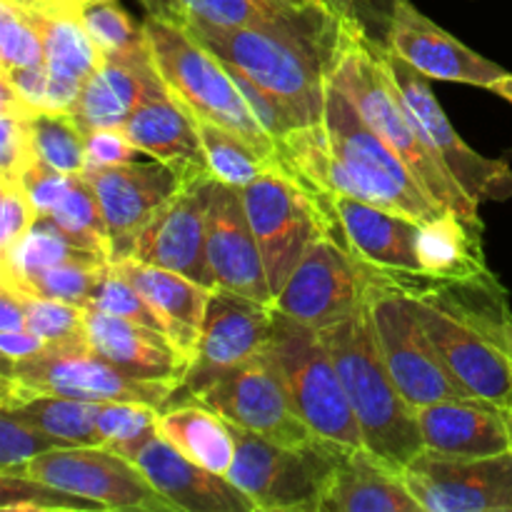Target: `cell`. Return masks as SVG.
<instances>
[{
    "mask_svg": "<svg viewBox=\"0 0 512 512\" xmlns=\"http://www.w3.org/2000/svg\"><path fill=\"white\" fill-rule=\"evenodd\" d=\"M278 153L315 195H348L418 223L445 213L395 150L360 118L330 75L323 120L293 130L278 143Z\"/></svg>",
    "mask_w": 512,
    "mask_h": 512,
    "instance_id": "obj_1",
    "label": "cell"
},
{
    "mask_svg": "<svg viewBox=\"0 0 512 512\" xmlns=\"http://www.w3.org/2000/svg\"><path fill=\"white\" fill-rule=\"evenodd\" d=\"M180 23L223 63L288 100L305 125L323 120L325 85L340 43V18L328 5L315 3L235 28L198 18Z\"/></svg>",
    "mask_w": 512,
    "mask_h": 512,
    "instance_id": "obj_2",
    "label": "cell"
},
{
    "mask_svg": "<svg viewBox=\"0 0 512 512\" xmlns=\"http://www.w3.org/2000/svg\"><path fill=\"white\" fill-rule=\"evenodd\" d=\"M330 80L348 95L360 118L408 165L435 203L445 210H455L470 223L483 225L480 205L460 188L458 180L425 143L423 128L405 105L385 65L383 45L368 38L360 20H340V43L330 65Z\"/></svg>",
    "mask_w": 512,
    "mask_h": 512,
    "instance_id": "obj_3",
    "label": "cell"
},
{
    "mask_svg": "<svg viewBox=\"0 0 512 512\" xmlns=\"http://www.w3.org/2000/svg\"><path fill=\"white\" fill-rule=\"evenodd\" d=\"M320 338L343 380L363 448L395 470H405L425 450L418 410L403 398L385 365L368 303L343 323L320 330Z\"/></svg>",
    "mask_w": 512,
    "mask_h": 512,
    "instance_id": "obj_4",
    "label": "cell"
},
{
    "mask_svg": "<svg viewBox=\"0 0 512 512\" xmlns=\"http://www.w3.org/2000/svg\"><path fill=\"white\" fill-rule=\"evenodd\" d=\"M143 30L160 78L193 118L243 135L273 163L283 160L275 140L250 113L230 68L213 50L205 48L180 20L163 15H145Z\"/></svg>",
    "mask_w": 512,
    "mask_h": 512,
    "instance_id": "obj_5",
    "label": "cell"
},
{
    "mask_svg": "<svg viewBox=\"0 0 512 512\" xmlns=\"http://www.w3.org/2000/svg\"><path fill=\"white\" fill-rule=\"evenodd\" d=\"M235 458L228 478L263 512H320L333 470L348 445L315 435L305 445H280L230 425Z\"/></svg>",
    "mask_w": 512,
    "mask_h": 512,
    "instance_id": "obj_6",
    "label": "cell"
},
{
    "mask_svg": "<svg viewBox=\"0 0 512 512\" xmlns=\"http://www.w3.org/2000/svg\"><path fill=\"white\" fill-rule=\"evenodd\" d=\"M0 408H15L33 395H63L90 403H148L165 408L178 393L175 383L143 380L123 373L85 345H48L40 355L20 363L3 360Z\"/></svg>",
    "mask_w": 512,
    "mask_h": 512,
    "instance_id": "obj_7",
    "label": "cell"
},
{
    "mask_svg": "<svg viewBox=\"0 0 512 512\" xmlns=\"http://www.w3.org/2000/svg\"><path fill=\"white\" fill-rule=\"evenodd\" d=\"M288 388L290 403L303 423L320 438L348 448H363L358 420L350 408L335 360L318 330L275 310L265 345Z\"/></svg>",
    "mask_w": 512,
    "mask_h": 512,
    "instance_id": "obj_8",
    "label": "cell"
},
{
    "mask_svg": "<svg viewBox=\"0 0 512 512\" xmlns=\"http://www.w3.org/2000/svg\"><path fill=\"white\" fill-rule=\"evenodd\" d=\"M240 198L263 253L270 290L278 295L313 240L335 230V225L318 195L300 183L285 163L273 165L240 188Z\"/></svg>",
    "mask_w": 512,
    "mask_h": 512,
    "instance_id": "obj_9",
    "label": "cell"
},
{
    "mask_svg": "<svg viewBox=\"0 0 512 512\" xmlns=\"http://www.w3.org/2000/svg\"><path fill=\"white\" fill-rule=\"evenodd\" d=\"M373 273V270H370ZM368 310L375 338L395 385L413 408L438 400L470 398L445 370L428 333L418 318L413 295L393 280L373 273L368 290Z\"/></svg>",
    "mask_w": 512,
    "mask_h": 512,
    "instance_id": "obj_10",
    "label": "cell"
},
{
    "mask_svg": "<svg viewBox=\"0 0 512 512\" xmlns=\"http://www.w3.org/2000/svg\"><path fill=\"white\" fill-rule=\"evenodd\" d=\"M373 273L350 253L338 230L313 240L275 295V310L313 330L333 328L368 303Z\"/></svg>",
    "mask_w": 512,
    "mask_h": 512,
    "instance_id": "obj_11",
    "label": "cell"
},
{
    "mask_svg": "<svg viewBox=\"0 0 512 512\" xmlns=\"http://www.w3.org/2000/svg\"><path fill=\"white\" fill-rule=\"evenodd\" d=\"M383 58L395 85L400 88L405 105L423 128L425 143L448 168V173L458 180L460 188L478 205L512 200V168L508 160L485 158V155L475 153L448 120L443 105L430 90L428 75L418 73L413 65L398 58L388 45H383Z\"/></svg>",
    "mask_w": 512,
    "mask_h": 512,
    "instance_id": "obj_12",
    "label": "cell"
},
{
    "mask_svg": "<svg viewBox=\"0 0 512 512\" xmlns=\"http://www.w3.org/2000/svg\"><path fill=\"white\" fill-rule=\"evenodd\" d=\"M95 500L115 512H175L143 470L103 445L55 448L30 460L20 473Z\"/></svg>",
    "mask_w": 512,
    "mask_h": 512,
    "instance_id": "obj_13",
    "label": "cell"
},
{
    "mask_svg": "<svg viewBox=\"0 0 512 512\" xmlns=\"http://www.w3.org/2000/svg\"><path fill=\"white\" fill-rule=\"evenodd\" d=\"M393 283L413 295L418 318L435 353L440 355L448 375L465 390V395L510 410L512 368L505 355L463 315L440 303L420 280H393Z\"/></svg>",
    "mask_w": 512,
    "mask_h": 512,
    "instance_id": "obj_14",
    "label": "cell"
},
{
    "mask_svg": "<svg viewBox=\"0 0 512 512\" xmlns=\"http://www.w3.org/2000/svg\"><path fill=\"white\" fill-rule=\"evenodd\" d=\"M195 403L215 410L230 425L280 445H305L315 438L290 403L278 365L268 350L228 370L195 395Z\"/></svg>",
    "mask_w": 512,
    "mask_h": 512,
    "instance_id": "obj_15",
    "label": "cell"
},
{
    "mask_svg": "<svg viewBox=\"0 0 512 512\" xmlns=\"http://www.w3.org/2000/svg\"><path fill=\"white\" fill-rule=\"evenodd\" d=\"M403 478L423 512H512V450L480 458L423 450Z\"/></svg>",
    "mask_w": 512,
    "mask_h": 512,
    "instance_id": "obj_16",
    "label": "cell"
},
{
    "mask_svg": "<svg viewBox=\"0 0 512 512\" xmlns=\"http://www.w3.org/2000/svg\"><path fill=\"white\" fill-rule=\"evenodd\" d=\"M275 305L215 288L205 310L198 355L173 400H193L200 390L263 353L273 330Z\"/></svg>",
    "mask_w": 512,
    "mask_h": 512,
    "instance_id": "obj_17",
    "label": "cell"
},
{
    "mask_svg": "<svg viewBox=\"0 0 512 512\" xmlns=\"http://www.w3.org/2000/svg\"><path fill=\"white\" fill-rule=\"evenodd\" d=\"M218 180L210 173L188 180L140 230L128 258L175 270L215 290L208 263V213Z\"/></svg>",
    "mask_w": 512,
    "mask_h": 512,
    "instance_id": "obj_18",
    "label": "cell"
},
{
    "mask_svg": "<svg viewBox=\"0 0 512 512\" xmlns=\"http://www.w3.org/2000/svg\"><path fill=\"white\" fill-rule=\"evenodd\" d=\"M98 198L108 228L110 263L128 258L140 230L183 188V178L160 160L123 165H88L83 173Z\"/></svg>",
    "mask_w": 512,
    "mask_h": 512,
    "instance_id": "obj_19",
    "label": "cell"
},
{
    "mask_svg": "<svg viewBox=\"0 0 512 512\" xmlns=\"http://www.w3.org/2000/svg\"><path fill=\"white\" fill-rule=\"evenodd\" d=\"M318 200L365 268L388 280H420L415 243L423 223L348 195H318Z\"/></svg>",
    "mask_w": 512,
    "mask_h": 512,
    "instance_id": "obj_20",
    "label": "cell"
},
{
    "mask_svg": "<svg viewBox=\"0 0 512 512\" xmlns=\"http://www.w3.org/2000/svg\"><path fill=\"white\" fill-rule=\"evenodd\" d=\"M385 45L418 73L448 83L493 88L508 70L460 43L455 35L420 13L410 0H393Z\"/></svg>",
    "mask_w": 512,
    "mask_h": 512,
    "instance_id": "obj_21",
    "label": "cell"
},
{
    "mask_svg": "<svg viewBox=\"0 0 512 512\" xmlns=\"http://www.w3.org/2000/svg\"><path fill=\"white\" fill-rule=\"evenodd\" d=\"M208 263L215 288L275 305L263 253L238 188L218 183L208 213Z\"/></svg>",
    "mask_w": 512,
    "mask_h": 512,
    "instance_id": "obj_22",
    "label": "cell"
},
{
    "mask_svg": "<svg viewBox=\"0 0 512 512\" xmlns=\"http://www.w3.org/2000/svg\"><path fill=\"white\" fill-rule=\"evenodd\" d=\"M175 512H258L253 500L228 478L185 458L165 438H153L135 460Z\"/></svg>",
    "mask_w": 512,
    "mask_h": 512,
    "instance_id": "obj_23",
    "label": "cell"
},
{
    "mask_svg": "<svg viewBox=\"0 0 512 512\" xmlns=\"http://www.w3.org/2000/svg\"><path fill=\"white\" fill-rule=\"evenodd\" d=\"M163 88L150 45H145L135 53L103 58L100 68L80 88L70 115L83 130H123L135 108Z\"/></svg>",
    "mask_w": 512,
    "mask_h": 512,
    "instance_id": "obj_24",
    "label": "cell"
},
{
    "mask_svg": "<svg viewBox=\"0 0 512 512\" xmlns=\"http://www.w3.org/2000/svg\"><path fill=\"white\" fill-rule=\"evenodd\" d=\"M110 265L153 305L158 318L163 320L165 333L190 368L198 355L205 310H208L213 288L188 278V275L143 263L138 258H120Z\"/></svg>",
    "mask_w": 512,
    "mask_h": 512,
    "instance_id": "obj_25",
    "label": "cell"
},
{
    "mask_svg": "<svg viewBox=\"0 0 512 512\" xmlns=\"http://www.w3.org/2000/svg\"><path fill=\"white\" fill-rule=\"evenodd\" d=\"M123 133L140 153L173 168L183 183L210 173L198 120L170 93L168 85L135 108Z\"/></svg>",
    "mask_w": 512,
    "mask_h": 512,
    "instance_id": "obj_26",
    "label": "cell"
},
{
    "mask_svg": "<svg viewBox=\"0 0 512 512\" xmlns=\"http://www.w3.org/2000/svg\"><path fill=\"white\" fill-rule=\"evenodd\" d=\"M415 410L423 445L430 453L480 458L512 450L505 410L488 400H438Z\"/></svg>",
    "mask_w": 512,
    "mask_h": 512,
    "instance_id": "obj_27",
    "label": "cell"
},
{
    "mask_svg": "<svg viewBox=\"0 0 512 512\" xmlns=\"http://www.w3.org/2000/svg\"><path fill=\"white\" fill-rule=\"evenodd\" d=\"M85 335L88 345L100 358L133 378L163 380L180 388L188 373V363L168 335L133 320L88 310Z\"/></svg>",
    "mask_w": 512,
    "mask_h": 512,
    "instance_id": "obj_28",
    "label": "cell"
},
{
    "mask_svg": "<svg viewBox=\"0 0 512 512\" xmlns=\"http://www.w3.org/2000/svg\"><path fill=\"white\" fill-rule=\"evenodd\" d=\"M320 512H423L403 470L383 463L365 448L340 455Z\"/></svg>",
    "mask_w": 512,
    "mask_h": 512,
    "instance_id": "obj_29",
    "label": "cell"
},
{
    "mask_svg": "<svg viewBox=\"0 0 512 512\" xmlns=\"http://www.w3.org/2000/svg\"><path fill=\"white\" fill-rule=\"evenodd\" d=\"M415 253L425 283H463L490 270L483 253V225L470 223L455 210L420 225Z\"/></svg>",
    "mask_w": 512,
    "mask_h": 512,
    "instance_id": "obj_30",
    "label": "cell"
},
{
    "mask_svg": "<svg viewBox=\"0 0 512 512\" xmlns=\"http://www.w3.org/2000/svg\"><path fill=\"white\" fill-rule=\"evenodd\" d=\"M43 40L45 65L58 78L83 85L103 63L85 30L80 8L70 0H15Z\"/></svg>",
    "mask_w": 512,
    "mask_h": 512,
    "instance_id": "obj_31",
    "label": "cell"
},
{
    "mask_svg": "<svg viewBox=\"0 0 512 512\" xmlns=\"http://www.w3.org/2000/svg\"><path fill=\"white\" fill-rule=\"evenodd\" d=\"M158 433L185 458L213 473L228 475L235 458L230 423L195 400H170L158 413Z\"/></svg>",
    "mask_w": 512,
    "mask_h": 512,
    "instance_id": "obj_32",
    "label": "cell"
},
{
    "mask_svg": "<svg viewBox=\"0 0 512 512\" xmlns=\"http://www.w3.org/2000/svg\"><path fill=\"white\" fill-rule=\"evenodd\" d=\"M440 303L463 315L470 325L480 330L512 368V308L505 285L493 273H483L463 283H425Z\"/></svg>",
    "mask_w": 512,
    "mask_h": 512,
    "instance_id": "obj_33",
    "label": "cell"
},
{
    "mask_svg": "<svg viewBox=\"0 0 512 512\" xmlns=\"http://www.w3.org/2000/svg\"><path fill=\"white\" fill-rule=\"evenodd\" d=\"M8 410H13L20 420L33 425L48 438L58 440L63 448L103 445L98 425H95L98 403H90V400L63 398V395H33V398L23 400Z\"/></svg>",
    "mask_w": 512,
    "mask_h": 512,
    "instance_id": "obj_34",
    "label": "cell"
},
{
    "mask_svg": "<svg viewBox=\"0 0 512 512\" xmlns=\"http://www.w3.org/2000/svg\"><path fill=\"white\" fill-rule=\"evenodd\" d=\"M70 260H108L95 250L80 248L50 218H38L10 258H0V283L18 285L30 275ZM110 263V260H108Z\"/></svg>",
    "mask_w": 512,
    "mask_h": 512,
    "instance_id": "obj_35",
    "label": "cell"
},
{
    "mask_svg": "<svg viewBox=\"0 0 512 512\" xmlns=\"http://www.w3.org/2000/svg\"><path fill=\"white\" fill-rule=\"evenodd\" d=\"M195 120H198L200 140H203L210 175H213L218 183L240 190L245 188V185L253 183L255 178H260L268 168L278 165L273 163V160L265 158L260 150H255L243 135L233 133V130L223 128V125L218 123H210V120ZM280 163H283V160H280Z\"/></svg>",
    "mask_w": 512,
    "mask_h": 512,
    "instance_id": "obj_36",
    "label": "cell"
},
{
    "mask_svg": "<svg viewBox=\"0 0 512 512\" xmlns=\"http://www.w3.org/2000/svg\"><path fill=\"white\" fill-rule=\"evenodd\" d=\"M158 413L160 408L148 403H118V400L98 403L95 425L103 438V448L135 463L145 445L160 435Z\"/></svg>",
    "mask_w": 512,
    "mask_h": 512,
    "instance_id": "obj_37",
    "label": "cell"
},
{
    "mask_svg": "<svg viewBox=\"0 0 512 512\" xmlns=\"http://www.w3.org/2000/svg\"><path fill=\"white\" fill-rule=\"evenodd\" d=\"M40 113L25 103L13 85L0 78V178H23L38 163L33 143V115Z\"/></svg>",
    "mask_w": 512,
    "mask_h": 512,
    "instance_id": "obj_38",
    "label": "cell"
},
{
    "mask_svg": "<svg viewBox=\"0 0 512 512\" xmlns=\"http://www.w3.org/2000/svg\"><path fill=\"white\" fill-rule=\"evenodd\" d=\"M108 268V260H70V263H60L48 270H40V273L20 280L18 285H10V288L28 295V298L63 300V303L88 308L95 288L100 285Z\"/></svg>",
    "mask_w": 512,
    "mask_h": 512,
    "instance_id": "obj_39",
    "label": "cell"
},
{
    "mask_svg": "<svg viewBox=\"0 0 512 512\" xmlns=\"http://www.w3.org/2000/svg\"><path fill=\"white\" fill-rule=\"evenodd\" d=\"M35 155L40 163L68 175H83L88 168L85 133L70 113L40 110L30 120Z\"/></svg>",
    "mask_w": 512,
    "mask_h": 512,
    "instance_id": "obj_40",
    "label": "cell"
},
{
    "mask_svg": "<svg viewBox=\"0 0 512 512\" xmlns=\"http://www.w3.org/2000/svg\"><path fill=\"white\" fill-rule=\"evenodd\" d=\"M73 243L80 248L95 250V253L105 255L110 260V243H108V228H105L103 210H100L98 198H95L93 188L83 175H73L70 190L65 198L60 200L58 208L48 215Z\"/></svg>",
    "mask_w": 512,
    "mask_h": 512,
    "instance_id": "obj_41",
    "label": "cell"
},
{
    "mask_svg": "<svg viewBox=\"0 0 512 512\" xmlns=\"http://www.w3.org/2000/svg\"><path fill=\"white\" fill-rule=\"evenodd\" d=\"M80 18L103 58L135 53L148 45L143 23L135 25V20L118 0H95V3L83 5Z\"/></svg>",
    "mask_w": 512,
    "mask_h": 512,
    "instance_id": "obj_42",
    "label": "cell"
},
{
    "mask_svg": "<svg viewBox=\"0 0 512 512\" xmlns=\"http://www.w3.org/2000/svg\"><path fill=\"white\" fill-rule=\"evenodd\" d=\"M0 508L5 512H98L105 510L95 500L80 498L63 488L28 478L0 473Z\"/></svg>",
    "mask_w": 512,
    "mask_h": 512,
    "instance_id": "obj_43",
    "label": "cell"
},
{
    "mask_svg": "<svg viewBox=\"0 0 512 512\" xmlns=\"http://www.w3.org/2000/svg\"><path fill=\"white\" fill-rule=\"evenodd\" d=\"M45 63L43 40L15 0H0V73Z\"/></svg>",
    "mask_w": 512,
    "mask_h": 512,
    "instance_id": "obj_44",
    "label": "cell"
},
{
    "mask_svg": "<svg viewBox=\"0 0 512 512\" xmlns=\"http://www.w3.org/2000/svg\"><path fill=\"white\" fill-rule=\"evenodd\" d=\"M25 315H28V330L48 340V345H85V320L88 308L63 303L50 298H28L25 295Z\"/></svg>",
    "mask_w": 512,
    "mask_h": 512,
    "instance_id": "obj_45",
    "label": "cell"
},
{
    "mask_svg": "<svg viewBox=\"0 0 512 512\" xmlns=\"http://www.w3.org/2000/svg\"><path fill=\"white\" fill-rule=\"evenodd\" d=\"M88 310H98V313L105 315H115V318H125L133 320V323L145 325V328H153L158 333H165L163 320L158 318V313L153 310V305L118 273V270L110 265L105 270L103 280L95 288L93 300H90ZM168 335V333H165Z\"/></svg>",
    "mask_w": 512,
    "mask_h": 512,
    "instance_id": "obj_46",
    "label": "cell"
},
{
    "mask_svg": "<svg viewBox=\"0 0 512 512\" xmlns=\"http://www.w3.org/2000/svg\"><path fill=\"white\" fill-rule=\"evenodd\" d=\"M178 3L183 8V18H198L205 23L223 25V28L263 23V20L300 10L295 5H283L275 0H178Z\"/></svg>",
    "mask_w": 512,
    "mask_h": 512,
    "instance_id": "obj_47",
    "label": "cell"
},
{
    "mask_svg": "<svg viewBox=\"0 0 512 512\" xmlns=\"http://www.w3.org/2000/svg\"><path fill=\"white\" fill-rule=\"evenodd\" d=\"M228 68H230V73H233L235 83H238L240 93H243L245 103H248L250 113H253L255 120L263 125L265 133L275 140V145H278L283 138H288L293 130L305 128L303 118L295 113V108L288 103V100L280 98L278 93L268 90L265 85L255 83V80L248 78L243 70L233 68V65H228Z\"/></svg>",
    "mask_w": 512,
    "mask_h": 512,
    "instance_id": "obj_48",
    "label": "cell"
},
{
    "mask_svg": "<svg viewBox=\"0 0 512 512\" xmlns=\"http://www.w3.org/2000/svg\"><path fill=\"white\" fill-rule=\"evenodd\" d=\"M55 448L63 445L20 420L13 410L0 408V473H20L30 460Z\"/></svg>",
    "mask_w": 512,
    "mask_h": 512,
    "instance_id": "obj_49",
    "label": "cell"
},
{
    "mask_svg": "<svg viewBox=\"0 0 512 512\" xmlns=\"http://www.w3.org/2000/svg\"><path fill=\"white\" fill-rule=\"evenodd\" d=\"M0 258H10L40 218L20 178H0Z\"/></svg>",
    "mask_w": 512,
    "mask_h": 512,
    "instance_id": "obj_50",
    "label": "cell"
},
{
    "mask_svg": "<svg viewBox=\"0 0 512 512\" xmlns=\"http://www.w3.org/2000/svg\"><path fill=\"white\" fill-rule=\"evenodd\" d=\"M25 190L33 198L35 208H38L40 218H48L55 208H58L60 200L65 198V193L70 190V183H73V175L60 173V170L50 168L45 163H35L33 168H28V173L23 175Z\"/></svg>",
    "mask_w": 512,
    "mask_h": 512,
    "instance_id": "obj_51",
    "label": "cell"
},
{
    "mask_svg": "<svg viewBox=\"0 0 512 512\" xmlns=\"http://www.w3.org/2000/svg\"><path fill=\"white\" fill-rule=\"evenodd\" d=\"M85 133V153H88V165H123L135 160L140 153L123 130L115 128H93Z\"/></svg>",
    "mask_w": 512,
    "mask_h": 512,
    "instance_id": "obj_52",
    "label": "cell"
},
{
    "mask_svg": "<svg viewBox=\"0 0 512 512\" xmlns=\"http://www.w3.org/2000/svg\"><path fill=\"white\" fill-rule=\"evenodd\" d=\"M48 350V340L40 338L33 330H13V333H0V358L10 363L30 360Z\"/></svg>",
    "mask_w": 512,
    "mask_h": 512,
    "instance_id": "obj_53",
    "label": "cell"
},
{
    "mask_svg": "<svg viewBox=\"0 0 512 512\" xmlns=\"http://www.w3.org/2000/svg\"><path fill=\"white\" fill-rule=\"evenodd\" d=\"M28 328L25 315V295L10 285H0V333Z\"/></svg>",
    "mask_w": 512,
    "mask_h": 512,
    "instance_id": "obj_54",
    "label": "cell"
},
{
    "mask_svg": "<svg viewBox=\"0 0 512 512\" xmlns=\"http://www.w3.org/2000/svg\"><path fill=\"white\" fill-rule=\"evenodd\" d=\"M148 15H163V18L180 20L183 18V8L178 0H140Z\"/></svg>",
    "mask_w": 512,
    "mask_h": 512,
    "instance_id": "obj_55",
    "label": "cell"
},
{
    "mask_svg": "<svg viewBox=\"0 0 512 512\" xmlns=\"http://www.w3.org/2000/svg\"><path fill=\"white\" fill-rule=\"evenodd\" d=\"M323 3L333 10L335 18L358 20V15H355V5H358V0H323Z\"/></svg>",
    "mask_w": 512,
    "mask_h": 512,
    "instance_id": "obj_56",
    "label": "cell"
},
{
    "mask_svg": "<svg viewBox=\"0 0 512 512\" xmlns=\"http://www.w3.org/2000/svg\"><path fill=\"white\" fill-rule=\"evenodd\" d=\"M490 90H493V93H498L500 98L510 100V103H512V73L505 75V78H500L498 83H495Z\"/></svg>",
    "mask_w": 512,
    "mask_h": 512,
    "instance_id": "obj_57",
    "label": "cell"
},
{
    "mask_svg": "<svg viewBox=\"0 0 512 512\" xmlns=\"http://www.w3.org/2000/svg\"><path fill=\"white\" fill-rule=\"evenodd\" d=\"M505 420H508V430H510V445H512V408L505 410Z\"/></svg>",
    "mask_w": 512,
    "mask_h": 512,
    "instance_id": "obj_58",
    "label": "cell"
},
{
    "mask_svg": "<svg viewBox=\"0 0 512 512\" xmlns=\"http://www.w3.org/2000/svg\"><path fill=\"white\" fill-rule=\"evenodd\" d=\"M275 3H283V5H295V8H305V5H300L298 0H275Z\"/></svg>",
    "mask_w": 512,
    "mask_h": 512,
    "instance_id": "obj_59",
    "label": "cell"
},
{
    "mask_svg": "<svg viewBox=\"0 0 512 512\" xmlns=\"http://www.w3.org/2000/svg\"><path fill=\"white\" fill-rule=\"evenodd\" d=\"M70 3H73V5H78V8H83V5H90V3H95V0H70Z\"/></svg>",
    "mask_w": 512,
    "mask_h": 512,
    "instance_id": "obj_60",
    "label": "cell"
},
{
    "mask_svg": "<svg viewBox=\"0 0 512 512\" xmlns=\"http://www.w3.org/2000/svg\"><path fill=\"white\" fill-rule=\"evenodd\" d=\"M300 5H315V3H323V0H298ZM325 5V3H323Z\"/></svg>",
    "mask_w": 512,
    "mask_h": 512,
    "instance_id": "obj_61",
    "label": "cell"
}]
</instances>
